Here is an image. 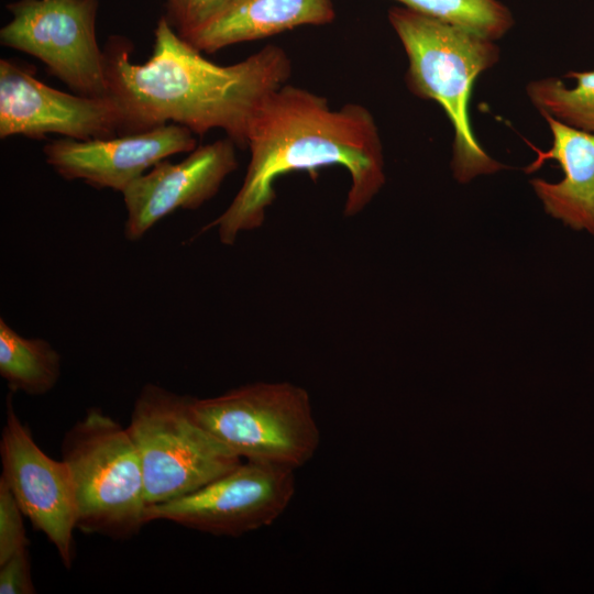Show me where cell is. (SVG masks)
I'll use <instances>...</instances> for the list:
<instances>
[{
	"label": "cell",
	"mask_w": 594,
	"mask_h": 594,
	"mask_svg": "<svg viewBox=\"0 0 594 594\" xmlns=\"http://www.w3.org/2000/svg\"><path fill=\"white\" fill-rule=\"evenodd\" d=\"M153 35L143 64L132 63L134 45L125 36H110L102 48L109 96L123 113L119 135L177 123L198 135L222 130L239 148H248L260 108L292 75L286 51L270 44L235 64L219 65L180 37L163 14Z\"/></svg>",
	"instance_id": "6da1fadb"
},
{
	"label": "cell",
	"mask_w": 594,
	"mask_h": 594,
	"mask_svg": "<svg viewBox=\"0 0 594 594\" xmlns=\"http://www.w3.org/2000/svg\"><path fill=\"white\" fill-rule=\"evenodd\" d=\"M229 0H164L165 12L172 28L180 37L202 23Z\"/></svg>",
	"instance_id": "d6986e66"
},
{
	"label": "cell",
	"mask_w": 594,
	"mask_h": 594,
	"mask_svg": "<svg viewBox=\"0 0 594 594\" xmlns=\"http://www.w3.org/2000/svg\"><path fill=\"white\" fill-rule=\"evenodd\" d=\"M62 460L73 480L77 529L124 540L147 524L139 454L128 429L113 418L90 408L66 431Z\"/></svg>",
	"instance_id": "277c9868"
},
{
	"label": "cell",
	"mask_w": 594,
	"mask_h": 594,
	"mask_svg": "<svg viewBox=\"0 0 594 594\" xmlns=\"http://www.w3.org/2000/svg\"><path fill=\"white\" fill-rule=\"evenodd\" d=\"M292 468L243 460L185 496L146 507V522L165 520L213 536L239 537L272 525L296 492Z\"/></svg>",
	"instance_id": "ba28073f"
},
{
	"label": "cell",
	"mask_w": 594,
	"mask_h": 594,
	"mask_svg": "<svg viewBox=\"0 0 594 594\" xmlns=\"http://www.w3.org/2000/svg\"><path fill=\"white\" fill-rule=\"evenodd\" d=\"M403 7L491 41L513 28L512 11L499 0H395Z\"/></svg>",
	"instance_id": "e0dca14e"
},
{
	"label": "cell",
	"mask_w": 594,
	"mask_h": 594,
	"mask_svg": "<svg viewBox=\"0 0 594 594\" xmlns=\"http://www.w3.org/2000/svg\"><path fill=\"white\" fill-rule=\"evenodd\" d=\"M2 480L24 516L53 543L66 568L74 557L77 507L67 464L46 455L15 413L12 393L6 399L1 431Z\"/></svg>",
	"instance_id": "9c48e42d"
},
{
	"label": "cell",
	"mask_w": 594,
	"mask_h": 594,
	"mask_svg": "<svg viewBox=\"0 0 594 594\" xmlns=\"http://www.w3.org/2000/svg\"><path fill=\"white\" fill-rule=\"evenodd\" d=\"M333 0H229L183 38L201 53L333 22Z\"/></svg>",
	"instance_id": "4fadbf2b"
},
{
	"label": "cell",
	"mask_w": 594,
	"mask_h": 594,
	"mask_svg": "<svg viewBox=\"0 0 594 594\" xmlns=\"http://www.w3.org/2000/svg\"><path fill=\"white\" fill-rule=\"evenodd\" d=\"M0 375L13 393L45 395L59 380L61 355L48 341L22 337L0 318Z\"/></svg>",
	"instance_id": "9a60e30c"
},
{
	"label": "cell",
	"mask_w": 594,
	"mask_h": 594,
	"mask_svg": "<svg viewBox=\"0 0 594 594\" xmlns=\"http://www.w3.org/2000/svg\"><path fill=\"white\" fill-rule=\"evenodd\" d=\"M24 514L7 484L0 480V564L29 548Z\"/></svg>",
	"instance_id": "ac0fdd59"
},
{
	"label": "cell",
	"mask_w": 594,
	"mask_h": 594,
	"mask_svg": "<svg viewBox=\"0 0 594 594\" xmlns=\"http://www.w3.org/2000/svg\"><path fill=\"white\" fill-rule=\"evenodd\" d=\"M190 402L156 384L144 385L135 399L127 429L147 506L190 494L243 461L197 421Z\"/></svg>",
	"instance_id": "5b68a950"
},
{
	"label": "cell",
	"mask_w": 594,
	"mask_h": 594,
	"mask_svg": "<svg viewBox=\"0 0 594 594\" xmlns=\"http://www.w3.org/2000/svg\"><path fill=\"white\" fill-rule=\"evenodd\" d=\"M565 77L575 79L573 88L548 77L528 82L527 97L542 117L594 134V70L569 72Z\"/></svg>",
	"instance_id": "2e32d148"
},
{
	"label": "cell",
	"mask_w": 594,
	"mask_h": 594,
	"mask_svg": "<svg viewBox=\"0 0 594 594\" xmlns=\"http://www.w3.org/2000/svg\"><path fill=\"white\" fill-rule=\"evenodd\" d=\"M123 113L117 101L68 94L45 85L30 66L0 59V139L42 140L55 133L74 140L119 135Z\"/></svg>",
	"instance_id": "30bf717a"
},
{
	"label": "cell",
	"mask_w": 594,
	"mask_h": 594,
	"mask_svg": "<svg viewBox=\"0 0 594 594\" xmlns=\"http://www.w3.org/2000/svg\"><path fill=\"white\" fill-rule=\"evenodd\" d=\"M248 148L241 188L202 229L217 228L226 245L234 244L241 232L262 227L276 196L274 183L283 175L307 170L314 177L320 167H344L351 177L346 217L361 212L386 180L383 144L371 111L356 102L332 109L324 97L289 84L273 91L260 108Z\"/></svg>",
	"instance_id": "7a4b0ae2"
},
{
	"label": "cell",
	"mask_w": 594,
	"mask_h": 594,
	"mask_svg": "<svg viewBox=\"0 0 594 594\" xmlns=\"http://www.w3.org/2000/svg\"><path fill=\"white\" fill-rule=\"evenodd\" d=\"M388 21L407 55L408 89L421 99L436 101L452 124L454 178L465 184L505 168L477 142L469 116L472 87L499 61V46L403 6L389 9Z\"/></svg>",
	"instance_id": "3957f363"
},
{
	"label": "cell",
	"mask_w": 594,
	"mask_h": 594,
	"mask_svg": "<svg viewBox=\"0 0 594 594\" xmlns=\"http://www.w3.org/2000/svg\"><path fill=\"white\" fill-rule=\"evenodd\" d=\"M194 133L166 123L140 133L111 138L57 139L43 147L46 163L66 180L123 193L158 162L197 147Z\"/></svg>",
	"instance_id": "8fae6325"
},
{
	"label": "cell",
	"mask_w": 594,
	"mask_h": 594,
	"mask_svg": "<svg viewBox=\"0 0 594 594\" xmlns=\"http://www.w3.org/2000/svg\"><path fill=\"white\" fill-rule=\"evenodd\" d=\"M29 549L0 564V594H34Z\"/></svg>",
	"instance_id": "ffe728a7"
},
{
	"label": "cell",
	"mask_w": 594,
	"mask_h": 594,
	"mask_svg": "<svg viewBox=\"0 0 594 594\" xmlns=\"http://www.w3.org/2000/svg\"><path fill=\"white\" fill-rule=\"evenodd\" d=\"M99 0H16L0 44L40 59L75 94L109 96L103 50L96 35Z\"/></svg>",
	"instance_id": "52a82bcc"
},
{
	"label": "cell",
	"mask_w": 594,
	"mask_h": 594,
	"mask_svg": "<svg viewBox=\"0 0 594 594\" xmlns=\"http://www.w3.org/2000/svg\"><path fill=\"white\" fill-rule=\"evenodd\" d=\"M552 136L548 151L537 152L536 160L525 169L532 173L546 161H557L563 178L550 183L530 180L544 211L574 230L594 235V134L570 128L544 116Z\"/></svg>",
	"instance_id": "5bb4252c"
},
{
	"label": "cell",
	"mask_w": 594,
	"mask_h": 594,
	"mask_svg": "<svg viewBox=\"0 0 594 594\" xmlns=\"http://www.w3.org/2000/svg\"><path fill=\"white\" fill-rule=\"evenodd\" d=\"M237 145L229 138L197 146L179 163L163 160L123 193L124 235L140 240L155 223L177 209L195 210L219 191L238 169Z\"/></svg>",
	"instance_id": "7c38bea8"
},
{
	"label": "cell",
	"mask_w": 594,
	"mask_h": 594,
	"mask_svg": "<svg viewBox=\"0 0 594 594\" xmlns=\"http://www.w3.org/2000/svg\"><path fill=\"white\" fill-rule=\"evenodd\" d=\"M197 421L241 460L302 466L320 430L307 391L288 382H257L219 396L193 398Z\"/></svg>",
	"instance_id": "8992f818"
}]
</instances>
